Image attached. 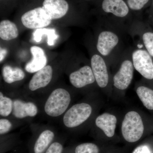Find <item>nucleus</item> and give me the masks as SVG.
Returning a JSON list of instances; mask_svg holds the SVG:
<instances>
[{
	"mask_svg": "<svg viewBox=\"0 0 153 153\" xmlns=\"http://www.w3.org/2000/svg\"><path fill=\"white\" fill-rule=\"evenodd\" d=\"M104 103V99L97 91L87 94L84 99L71 105L62 116L63 126L76 132L90 129Z\"/></svg>",
	"mask_w": 153,
	"mask_h": 153,
	"instance_id": "1",
	"label": "nucleus"
},
{
	"mask_svg": "<svg viewBox=\"0 0 153 153\" xmlns=\"http://www.w3.org/2000/svg\"><path fill=\"white\" fill-rule=\"evenodd\" d=\"M119 127L124 141L135 143L153 133V115L136 108H129L122 114Z\"/></svg>",
	"mask_w": 153,
	"mask_h": 153,
	"instance_id": "2",
	"label": "nucleus"
},
{
	"mask_svg": "<svg viewBox=\"0 0 153 153\" xmlns=\"http://www.w3.org/2000/svg\"><path fill=\"white\" fill-rule=\"evenodd\" d=\"M131 51L123 52L111 67L112 92L111 98L120 100L124 98L127 90L133 79L134 68Z\"/></svg>",
	"mask_w": 153,
	"mask_h": 153,
	"instance_id": "3",
	"label": "nucleus"
},
{
	"mask_svg": "<svg viewBox=\"0 0 153 153\" xmlns=\"http://www.w3.org/2000/svg\"><path fill=\"white\" fill-rule=\"evenodd\" d=\"M122 31L105 25L99 33L97 39V52L104 58L111 68L118 60L122 52Z\"/></svg>",
	"mask_w": 153,
	"mask_h": 153,
	"instance_id": "4",
	"label": "nucleus"
},
{
	"mask_svg": "<svg viewBox=\"0 0 153 153\" xmlns=\"http://www.w3.org/2000/svg\"><path fill=\"white\" fill-rule=\"evenodd\" d=\"M100 7L104 16V25L122 32L129 30L133 23L132 12L124 0H101Z\"/></svg>",
	"mask_w": 153,
	"mask_h": 153,
	"instance_id": "5",
	"label": "nucleus"
},
{
	"mask_svg": "<svg viewBox=\"0 0 153 153\" xmlns=\"http://www.w3.org/2000/svg\"><path fill=\"white\" fill-rule=\"evenodd\" d=\"M121 116L122 114L114 111L99 114L90 128L92 135L100 141L111 140L118 137L116 131Z\"/></svg>",
	"mask_w": 153,
	"mask_h": 153,
	"instance_id": "6",
	"label": "nucleus"
},
{
	"mask_svg": "<svg viewBox=\"0 0 153 153\" xmlns=\"http://www.w3.org/2000/svg\"><path fill=\"white\" fill-rule=\"evenodd\" d=\"M73 95L63 88H57L47 96L43 105L44 114L50 118L63 116L71 106Z\"/></svg>",
	"mask_w": 153,
	"mask_h": 153,
	"instance_id": "7",
	"label": "nucleus"
},
{
	"mask_svg": "<svg viewBox=\"0 0 153 153\" xmlns=\"http://www.w3.org/2000/svg\"><path fill=\"white\" fill-rule=\"evenodd\" d=\"M90 65L98 88L107 97L111 98L112 78L109 64L97 53L91 57Z\"/></svg>",
	"mask_w": 153,
	"mask_h": 153,
	"instance_id": "8",
	"label": "nucleus"
},
{
	"mask_svg": "<svg viewBox=\"0 0 153 153\" xmlns=\"http://www.w3.org/2000/svg\"><path fill=\"white\" fill-rule=\"evenodd\" d=\"M71 85L76 89L88 90V93L96 92L91 89V87L99 88L91 65H85L72 71L69 76Z\"/></svg>",
	"mask_w": 153,
	"mask_h": 153,
	"instance_id": "9",
	"label": "nucleus"
},
{
	"mask_svg": "<svg viewBox=\"0 0 153 153\" xmlns=\"http://www.w3.org/2000/svg\"><path fill=\"white\" fill-rule=\"evenodd\" d=\"M131 59L135 70L142 78L153 83V58L143 48H137L131 51Z\"/></svg>",
	"mask_w": 153,
	"mask_h": 153,
	"instance_id": "10",
	"label": "nucleus"
},
{
	"mask_svg": "<svg viewBox=\"0 0 153 153\" xmlns=\"http://www.w3.org/2000/svg\"><path fill=\"white\" fill-rule=\"evenodd\" d=\"M129 30L134 36H138L139 45L153 58V29L150 25L140 21H134Z\"/></svg>",
	"mask_w": 153,
	"mask_h": 153,
	"instance_id": "11",
	"label": "nucleus"
},
{
	"mask_svg": "<svg viewBox=\"0 0 153 153\" xmlns=\"http://www.w3.org/2000/svg\"><path fill=\"white\" fill-rule=\"evenodd\" d=\"M56 139L55 131L45 128L36 132L30 140L29 153H44Z\"/></svg>",
	"mask_w": 153,
	"mask_h": 153,
	"instance_id": "12",
	"label": "nucleus"
},
{
	"mask_svg": "<svg viewBox=\"0 0 153 153\" xmlns=\"http://www.w3.org/2000/svg\"><path fill=\"white\" fill-rule=\"evenodd\" d=\"M52 19L43 7H38L26 12L21 18L22 24L30 29H40L51 24Z\"/></svg>",
	"mask_w": 153,
	"mask_h": 153,
	"instance_id": "13",
	"label": "nucleus"
},
{
	"mask_svg": "<svg viewBox=\"0 0 153 153\" xmlns=\"http://www.w3.org/2000/svg\"><path fill=\"white\" fill-rule=\"evenodd\" d=\"M134 90L143 106L153 115V83L142 78L136 83Z\"/></svg>",
	"mask_w": 153,
	"mask_h": 153,
	"instance_id": "14",
	"label": "nucleus"
},
{
	"mask_svg": "<svg viewBox=\"0 0 153 153\" xmlns=\"http://www.w3.org/2000/svg\"><path fill=\"white\" fill-rule=\"evenodd\" d=\"M38 113V106L33 101H25L20 98L14 100L12 115L14 118L22 120L33 118Z\"/></svg>",
	"mask_w": 153,
	"mask_h": 153,
	"instance_id": "15",
	"label": "nucleus"
},
{
	"mask_svg": "<svg viewBox=\"0 0 153 153\" xmlns=\"http://www.w3.org/2000/svg\"><path fill=\"white\" fill-rule=\"evenodd\" d=\"M53 76V68L50 65H47L32 76L28 84L29 91L36 92L47 87L52 81Z\"/></svg>",
	"mask_w": 153,
	"mask_h": 153,
	"instance_id": "16",
	"label": "nucleus"
},
{
	"mask_svg": "<svg viewBox=\"0 0 153 153\" xmlns=\"http://www.w3.org/2000/svg\"><path fill=\"white\" fill-rule=\"evenodd\" d=\"M42 7L52 20L64 16L69 9L66 0H44Z\"/></svg>",
	"mask_w": 153,
	"mask_h": 153,
	"instance_id": "17",
	"label": "nucleus"
},
{
	"mask_svg": "<svg viewBox=\"0 0 153 153\" xmlns=\"http://www.w3.org/2000/svg\"><path fill=\"white\" fill-rule=\"evenodd\" d=\"M33 58L26 64L25 69L30 73H36L47 66V60L44 50L40 47L33 46L30 48Z\"/></svg>",
	"mask_w": 153,
	"mask_h": 153,
	"instance_id": "18",
	"label": "nucleus"
},
{
	"mask_svg": "<svg viewBox=\"0 0 153 153\" xmlns=\"http://www.w3.org/2000/svg\"><path fill=\"white\" fill-rule=\"evenodd\" d=\"M2 75L4 81L8 84L21 81L25 77V71L22 68L13 67L10 65L4 66L2 70Z\"/></svg>",
	"mask_w": 153,
	"mask_h": 153,
	"instance_id": "19",
	"label": "nucleus"
},
{
	"mask_svg": "<svg viewBox=\"0 0 153 153\" xmlns=\"http://www.w3.org/2000/svg\"><path fill=\"white\" fill-rule=\"evenodd\" d=\"M19 35L16 25L9 20H3L0 23V38L4 41L16 39Z\"/></svg>",
	"mask_w": 153,
	"mask_h": 153,
	"instance_id": "20",
	"label": "nucleus"
},
{
	"mask_svg": "<svg viewBox=\"0 0 153 153\" xmlns=\"http://www.w3.org/2000/svg\"><path fill=\"white\" fill-rule=\"evenodd\" d=\"M101 148L97 143H82L73 147L65 148L63 153H100Z\"/></svg>",
	"mask_w": 153,
	"mask_h": 153,
	"instance_id": "21",
	"label": "nucleus"
},
{
	"mask_svg": "<svg viewBox=\"0 0 153 153\" xmlns=\"http://www.w3.org/2000/svg\"><path fill=\"white\" fill-rule=\"evenodd\" d=\"M44 36H47V44L49 46H53L55 40L58 38L54 29L40 28L37 29L33 34V39L36 42H40Z\"/></svg>",
	"mask_w": 153,
	"mask_h": 153,
	"instance_id": "22",
	"label": "nucleus"
},
{
	"mask_svg": "<svg viewBox=\"0 0 153 153\" xmlns=\"http://www.w3.org/2000/svg\"><path fill=\"white\" fill-rule=\"evenodd\" d=\"M13 100L0 92V115L3 117H9L12 114Z\"/></svg>",
	"mask_w": 153,
	"mask_h": 153,
	"instance_id": "23",
	"label": "nucleus"
},
{
	"mask_svg": "<svg viewBox=\"0 0 153 153\" xmlns=\"http://www.w3.org/2000/svg\"><path fill=\"white\" fill-rule=\"evenodd\" d=\"M132 13H138L150 6L152 0H124Z\"/></svg>",
	"mask_w": 153,
	"mask_h": 153,
	"instance_id": "24",
	"label": "nucleus"
},
{
	"mask_svg": "<svg viewBox=\"0 0 153 153\" xmlns=\"http://www.w3.org/2000/svg\"><path fill=\"white\" fill-rule=\"evenodd\" d=\"M64 143L62 140L56 138L44 153H63Z\"/></svg>",
	"mask_w": 153,
	"mask_h": 153,
	"instance_id": "25",
	"label": "nucleus"
},
{
	"mask_svg": "<svg viewBox=\"0 0 153 153\" xmlns=\"http://www.w3.org/2000/svg\"><path fill=\"white\" fill-rule=\"evenodd\" d=\"M13 122L6 117L0 119V135L1 136L4 135L13 129Z\"/></svg>",
	"mask_w": 153,
	"mask_h": 153,
	"instance_id": "26",
	"label": "nucleus"
},
{
	"mask_svg": "<svg viewBox=\"0 0 153 153\" xmlns=\"http://www.w3.org/2000/svg\"><path fill=\"white\" fill-rule=\"evenodd\" d=\"M131 153H153L152 147L149 143H143L137 146Z\"/></svg>",
	"mask_w": 153,
	"mask_h": 153,
	"instance_id": "27",
	"label": "nucleus"
},
{
	"mask_svg": "<svg viewBox=\"0 0 153 153\" xmlns=\"http://www.w3.org/2000/svg\"><path fill=\"white\" fill-rule=\"evenodd\" d=\"M7 51L6 49L1 48V55H0V61L1 62L3 60L5 57L6 55H7Z\"/></svg>",
	"mask_w": 153,
	"mask_h": 153,
	"instance_id": "28",
	"label": "nucleus"
},
{
	"mask_svg": "<svg viewBox=\"0 0 153 153\" xmlns=\"http://www.w3.org/2000/svg\"><path fill=\"white\" fill-rule=\"evenodd\" d=\"M149 23L153 29V13H149Z\"/></svg>",
	"mask_w": 153,
	"mask_h": 153,
	"instance_id": "29",
	"label": "nucleus"
},
{
	"mask_svg": "<svg viewBox=\"0 0 153 153\" xmlns=\"http://www.w3.org/2000/svg\"><path fill=\"white\" fill-rule=\"evenodd\" d=\"M150 7V8L149 13H153V0H152V1H151V4Z\"/></svg>",
	"mask_w": 153,
	"mask_h": 153,
	"instance_id": "30",
	"label": "nucleus"
},
{
	"mask_svg": "<svg viewBox=\"0 0 153 153\" xmlns=\"http://www.w3.org/2000/svg\"><path fill=\"white\" fill-rule=\"evenodd\" d=\"M85 1H89V0H85Z\"/></svg>",
	"mask_w": 153,
	"mask_h": 153,
	"instance_id": "31",
	"label": "nucleus"
}]
</instances>
